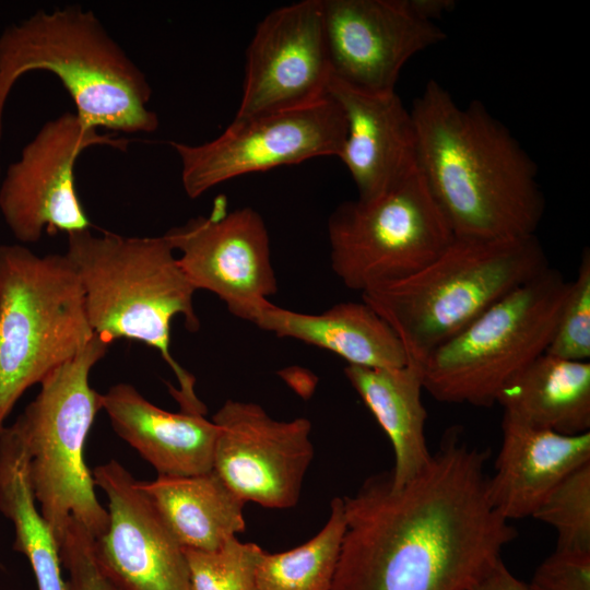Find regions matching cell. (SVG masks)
<instances>
[{"instance_id": "5bb4252c", "label": "cell", "mask_w": 590, "mask_h": 590, "mask_svg": "<svg viewBox=\"0 0 590 590\" xmlns=\"http://www.w3.org/2000/svg\"><path fill=\"white\" fill-rule=\"evenodd\" d=\"M331 78L322 0L280 7L258 24L247 48L234 118L312 105L329 95Z\"/></svg>"}, {"instance_id": "8992f818", "label": "cell", "mask_w": 590, "mask_h": 590, "mask_svg": "<svg viewBox=\"0 0 590 590\" xmlns=\"http://www.w3.org/2000/svg\"><path fill=\"white\" fill-rule=\"evenodd\" d=\"M107 349L94 334L39 384L38 394L11 425L27 453L37 506L58 543L71 520L94 539L107 529L108 512L97 500L84 459L86 437L102 410V394L90 386L88 377Z\"/></svg>"}, {"instance_id": "44dd1931", "label": "cell", "mask_w": 590, "mask_h": 590, "mask_svg": "<svg viewBox=\"0 0 590 590\" xmlns=\"http://www.w3.org/2000/svg\"><path fill=\"white\" fill-rule=\"evenodd\" d=\"M344 375L391 442L392 485H404L426 467L432 456L424 432L427 412L422 401V365L412 358L398 368L346 365Z\"/></svg>"}, {"instance_id": "ac0fdd59", "label": "cell", "mask_w": 590, "mask_h": 590, "mask_svg": "<svg viewBox=\"0 0 590 590\" xmlns=\"http://www.w3.org/2000/svg\"><path fill=\"white\" fill-rule=\"evenodd\" d=\"M502 430L487 491L495 510L508 521L532 517L563 479L590 462V432L562 435L505 414Z\"/></svg>"}, {"instance_id": "3957f363", "label": "cell", "mask_w": 590, "mask_h": 590, "mask_svg": "<svg viewBox=\"0 0 590 590\" xmlns=\"http://www.w3.org/2000/svg\"><path fill=\"white\" fill-rule=\"evenodd\" d=\"M174 249L160 237L101 236L88 229L68 234L66 256L84 293L93 332L106 344L135 340L155 349L176 375L180 388L170 391L181 411L205 413L194 393V378L169 351L170 324L181 315L189 331L200 321L193 308L196 288L187 279Z\"/></svg>"}, {"instance_id": "e0dca14e", "label": "cell", "mask_w": 590, "mask_h": 590, "mask_svg": "<svg viewBox=\"0 0 590 590\" xmlns=\"http://www.w3.org/2000/svg\"><path fill=\"white\" fill-rule=\"evenodd\" d=\"M328 93L345 118L338 157L352 176L358 200L382 194L417 167L414 121L396 92L364 93L331 78Z\"/></svg>"}, {"instance_id": "603a6c76", "label": "cell", "mask_w": 590, "mask_h": 590, "mask_svg": "<svg viewBox=\"0 0 590 590\" xmlns=\"http://www.w3.org/2000/svg\"><path fill=\"white\" fill-rule=\"evenodd\" d=\"M142 491L184 548L213 551L244 532L245 502L212 469L140 481Z\"/></svg>"}, {"instance_id": "8fae6325", "label": "cell", "mask_w": 590, "mask_h": 590, "mask_svg": "<svg viewBox=\"0 0 590 590\" xmlns=\"http://www.w3.org/2000/svg\"><path fill=\"white\" fill-rule=\"evenodd\" d=\"M125 138L99 134L76 114L47 121L10 164L0 186V212L12 235L23 244L43 232L68 234L88 229L90 221L75 189L79 155L93 145L125 151Z\"/></svg>"}, {"instance_id": "d4e9b609", "label": "cell", "mask_w": 590, "mask_h": 590, "mask_svg": "<svg viewBox=\"0 0 590 590\" xmlns=\"http://www.w3.org/2000/svg\"><path fill=\"white\" fill-rule=\"evenodd\" d=\"M344 530L343 499L335 497L326 524L314 538L285 552L263 551L257 590H332Z\"/></svg>"}, {"instance_id": "5b68a950", "label": "cell", "mask_w": 590, "mask_h": 590, "mask_svg": "<svg viewBox=\"0 0 590 590\" xmlns=\"http://www.w3.org/2000/svg\"><path fill=\"white\" fill-rule=\"evenodd\" d=\"M535 235L455 237L414 274L362 293L420 364L505 295L548 268Z\"/></svg>"}, {"instance_id": "ffe728a7", "label": "cell", "mask_w": 590, "mask_h": 590, "mask_svg": "<svg viewBox=\"0 0 590 590\" xmlns=\"http://www.w3.org/2000/svg\"><path fill=\"white\" fill-rule=\"evenodd\" d=\"M252 323L278 338L330 351L352 366L398 368L409 362L400 338L364 300L339 303L320 314L298 312L269 302Z\"/></svg>"}, {"instance_id": "f1b7e54d", "label": "cell", "mask_w": 590, "mask_h": 590, "mask_svg": "<svg viewBox=\"0 0 590 590\" xmlns=\"http://www.w3.org/2000/svg\"><path fill=\"white\" fill-rule=\"evenodd\" d=\"M58 545L68 590H121L98 564L94 538L81 524L71 520Z\"/></svg>"}, {"instance_id": "f546056e", "label": "cell", "mask_w": 590, "mask_h": 590, "mask_svg": "<svg viewBox=\"0 0 590 590\" xmlns=\"http://www.w3.org/2000/svg\"><path fill=\"white\" fill-rule=\"evenodd\" d=\"M529 590H590V552L555 548L535 569Z\"/></svg>"}, {"instance_id": "cb8c5ba5", "label": "cell", "mask_w": 590, "mask_h": 590, "mask_svg": "<svg viewBox=\"0 0 590 590\" xmlns=\"http://www.w3.org/2000/svg\"><path fill=\"white\" fill-rule=\"evenodd\" d=\"M0 511L13 524V547L27 558L37 590H68L58 542L37 506L27 453L12 426L0 432Z\"/></svg>"}, {"instance_id": "d6986e66", "label": "cell", "mask_w": 590, "mask_h": 590, "mask_svg": "<svg viewBox=\"0 0 590 590\" xmlns=\"http://www.w3.org/2000/svg\"><path fill=\"white\" fill-rule=\"evenodd\" d=\"M101 399L117 435L158 475L187 476L213 469L217 427L204 414L165 411L123 382L110 387Z\"/></svg>"}, {"instance_id": "30bf717a", "label": "cell", "mask_w": 590, "mask_h": 590, "mask_svg": "<svg viewBox=\"0 0 590 590\" xmlns=\"http://www.w3.org/2000/svg\"><path fill=\"white\" fill-rule=\"evenodd\" d=\"M345 118L329 94L296 109L234 118L217 138L201 144L172 142L181 163V182L191 199L241 175L339 155Z\"/></svg>"}, {"instance_id": "6da1fadb", "label": "cell", "mask_w": 590, "mask_h": 590, "mask_svg": "<svg viewBox=\"0 0 590 590\" xmlns=\"http://www.w3.org/2000/svg\"><path fill=\"white\" fill-rule=\"evenodd\" d=\"M488 457L453 426L404 485L381 473L343 497L332 590L471 589L517 538L489 500Z\"/></svg>"}, {"instance_id": "83f0119b", "label": "cell", "mask_w": 590, "mask_h": 590, "mask_svg": "<svg viewBox=\"0 0 590 590\" xmlns=\"http://www.w3.org/2000/svg\"><path fill=\"white\" fill-rule=\"evenodd\" d=\"M545 353L571 361L590 358V251L583 249L570 281L554 335Z\"/></svg>"}, {"instance_id": "277c9868", "label": "cell", "mask_w": 590, "mask_h": 590, "mask_svg": "<svg viewBox=\"0 0 590 590\" xmlns=\"http://www.w3.org/2000/svg\"><path fill=\"white\" fill-rule=\"evenodd\" d=\"M57 75L86 125L125 133H150L157 115L149 108L152 88L90 10L69 5L37 11L0 35V140L7 99L30 71Z\"/></svg>"}, {"instance_id": "484cf974", "label": "cell", "mask_w": 590, "mask_h": 590, "mask_svg": "<svg viewBox=\"0 0 590 590\" xmlns=\"http://www.w3.org/2000/svg\"><path fill=\"white\" fill-rule=\"evenodd\" d=\"M532 518L555 530L556 548L590 552V462L563 479Z\"/></svg>"}, {"instance_id": "7c38bea8", "label": "cell", "mask_w": 590, "mask_h": 590, "mask_svg": "<svg viewBox=\"0 0 590 590\" xmlns=\"http://www.w3.org/2000/svg\"><path fill=\"white\" fill-rule=\"evenodd\" d=\"M217 427L213 470L245 503L294 507L315 450L305 417L278 421L255 403L227 400L212 417Z\"/></svg>"}, {"instance_id": "7a4b0ae2", "label": "cell", "mask_w": 590, "mask_h": 590, "mask_svg": "<svg viewBox=\"0 0 590 590\" xmlns=\"http://www.w3.org/2000/svg\"><path fill=\"white\" fill-rule=\"evenodd\" d=\"M416 165L456 237L535 235L545 201L534 162L480 102L460 107L436 81L410 110Z\"/></svg>"}, {"instance_id": "4316f807", "label": "cell", "mask_w": 590, "mask_h": 590, "mask_svg": "<svg viewBox=\"0 0 590 590\" xmlns=\"http://www.w3.org/2000/svg\"><path fill=\"white\" fill-rule=\"evenodd\" d=\"M263 551L237 536L213 551L184 548L192 590H257V568Z\"/></svg>"}, {"instance_id": "9a60e30c", "label": "cell", "mask_w": 590, "mask_h": 590, "mask_svg": "<svg viewBox=\"0 0 590 590\" xmlns=\"http://www.w3.org/2000/svg\"><path fill=\"white\" fill-rule=\"evenodd\" d=\"M332 79L359 92L392 93L402 67L446 38L409 0H322Z\"/></svg>"}, {"instance_id": "7402d4cb", "label": "cell", "mask_w": 590, "mask_h": 590, "mask_svg": "<svg viewBox=\"0 0 590 590\" xmlns=\"http://www.w3.org/2000/svg\"><path fill=\"white\" fill-rule=\"evenodd\" d=\"M504 414L562 435L590 432V363L543 353L502 388Z\"/></svg>"}, {"instance_id": "2e32d148", "label": "cell", "mask_w": 590, "mask_h": 590, "mask_svg": "<svg viewBox=\"0 0 590 590\" xmlns=\"http://www.w3.org/2000/svg\"><path fill=\"white\" fill-rule=\"evenodd\" d=\"M92 474L108 500L107 529L94 539L103 570L121 590H192L184 547L140 481L115 460L96 467Z\"/></svg>"}, {"instance_id": "4dcf8cb0", "label": "cell", "mask_w": 590, "mask_h": 590, "mask_svg": "<svg viewBox=\"0 0 590 590\" xmlns=\"http://www.w3.org/2000/svg\"><path fill=\"white\" fill-rule=\"evenodd\" d=\"M469 590H529V587L500 560Z\"/></svg>"}, {"instance_id": "ba28073f", "label": "cell", "mask_w": 590, "mask_h": 590, "mask_svg": "<svg viewBox=\"0 0 590 590\" xmlns=\"http://www.w3.org/2000/svg\"><path fill=\"white\" fill-rule=\"evenodd\" d=\"M570 282L546 268L480 315L421 364L437 401L489 408L505 384L545 353Z\"/></svg>"}, {"instance_id": "1f68e13d", "label": "cell", "mask_w": 590, "mask_h": 590, "mask_svg": "<svg viewBox=\"0 0 590 590\" xmlns=\"http://www.w3.org/2000/svg\"><path fill=\"white\" fill-rule=\"evenodd\" d=\"M409 3L420 17L428 22L440 17L455 7L452 0H409Z\"/></svg>"}, {"instance_id": "52a82bcc", "label": "cell", "mask_w": 590, "mask_h": 590, "mask_svg": "<svg viewBox=\"0 0 590 590\" xmlns=\"http://www.w3.org/2000/svg\"><path fill=\"white\" fill-rule=\"evenodd\" d=\"M79 275L64 255L0 246V432L20 397L93 339Z\"/></svg>"}, {"instance_id": "9c48e42d", "label": "cell", "mask_w": 590, "mask_h": 590, "mask_svg": "<svg viewBox=\"0 0 590 590\" xmlns=\"http://www.w3.org/2000/svg\"><path fill=\"white\" fill-rule=\"evenodd\" d=\"M327 232L333 272L361 293L414 274L456 237L417 167L374 199L339 204Z\"/></svg>"}, {"instance_id": "4fadbf2b", "label": "cell", "mask_w": 590, "mask_h": 590, "mask_svg": "<svg viewBox=\"0 0 590 590\" xmlns=\"http://www.w3.org/2000/svg\"><path fill=\"white\" fill-rule=\"evenodd\" d=\"M197 290L215 294L235 317L253 322L278 292L270 237L262 216L246 206L232 212L215 205L164 234Z\"/></svg>"}]
</instances>
